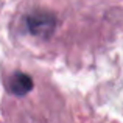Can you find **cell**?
Returning <instances> with one entry per match:
<instances>
[{
	"instance_id": "cell-1",
	"label": "cell",
	"mask_w": 123,
	"mask_h": 123,
	"mask_svg": "<svg viewBox=\"0 0 123 123\" xmlns=\"http://www.w3.org/2000/svg\"><path fill=\"white\" fill-rule=\"evenodd\" d=\"M33 78L27 73H22V72H14L12 75H9L8 80V89L11 93L17 97H22L25 93L31 92L33 90Z\"/></svg>"
}]
</instances>
